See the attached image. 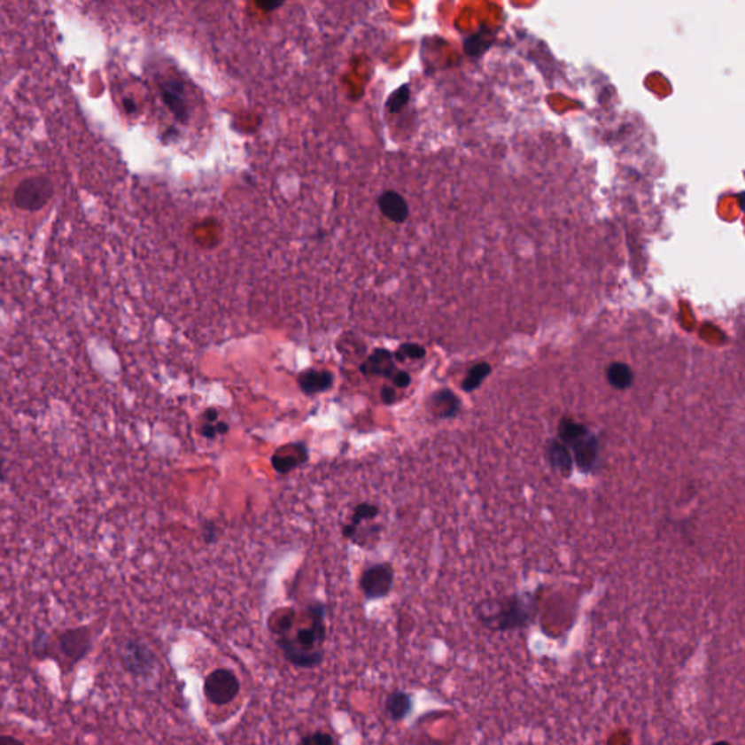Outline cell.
I'll list each match as a JSON object with an SVG mask.
<instances>
[{
  "mask_svg": "<svg viewBox=\"0 0 745 745\" xmlns=\"http://www.w3.org/2000/svg\"><path fill=\"white\" fill-rule=\"evenodd\" d=\"M393 568L391 563H376L367 568L360 579V586L367 600L384 599L393 586Z\"/></svg>",
  "mask_w": 745,
  "mask_h": 745,
  "instance_id": "cell-8",
  "label": "cell"
},
{
  "mask_svg": "<svg viewBox=\"0 0 745 745\" xmlns=\"http://www.w3.org/2000/svg\"><path fill=\"white\" fill-rule=\"evenodd\" d=\"M201 434H203V437H206V438H208V440H213V438L217 436L216 427L212 425V423H206V425H203Z\"/></svg>",
  "mask_w": 745,
  "mask_h": 745,
  "instance_id": "cell-26",
  "label": "cell"
},
{
  "mask_svg": "<svg viewBox=\"0 0 745 745\" xmlns=\"http://www.w3.org/2000/svg\"><path fill=\"white\" fill-rule=\"evenodd\" d=\"M309 461V452L305 443H291L278 448V452L271 457L273 468L280 475L290 473L293 469L302 466Z\"/></svg>",
  "mask_w": 745,
  "mask_h": 745,
  "instance_id": "cell-9",
  "label": "cell"
},
{
  "mask_svg": "<svg viewBox=\"0 0 745 745\" xmlns=\"http://www.w3.org/2000/svg\"><path fill=\"white\" fill-rule=\"evenodd\" d=\"M262 9H267V11H271V9L278 8V6H282V4H260Z\"/></svg>",
  "mask_w": 745,
  "mask_h": 745,
  "instance_id": "cell-33",
  "label": "cell"
},
{
  "mask_svg": "<svg viewBox=\"0 0 745 745\" xmlns=\"http://www.w3.org/2000/svg\"><path fill=\"white\" fill-rule=\"evenodd\" d=\"M355 533H357V527H355V525H353V524L344 525V529H343L344 538L353 539V538H354Z\"/></svg>",
  "mask_w": 745,
  "mask_h": 745,
  "instance_id": "cell-29",
  "label": "cell"
},
{
  "mask_svg": "<svg viewBox=\"0 0 745 745\" xmlns=\"http://www.w3.org/2000/svg\"><path fill=\"white\" fill-rule=\"evenodd\" d=\"M379 514V507L375 504H367V502H363V504H359L355 507L354 514H353V522L351 524L355 525V527H359L364 520H369V518H375L376 516Z\"/></svg>",
  "mask_w": 745,
  "mask_h": 745,
  "instance_id": "cell-20",
  "label": "cell"
},
{
  "mask_svg": "<svg viewBox=\"0 0 745 745\" xmlns=\"http://www.w3.org/2000/svg\"><path fill=\"white\" fill-rule=\"evenodd\" d=\"M423 357H425V348L418 345V344H403L393 354V359L398 360L400 363L407 359L421 360Z\"/></svg>",
  "mask_w": 745,
  "mask_h": 745,
  "instance_id": "cell-19",
  "label": "cell"
},
{
  "mask_svg": "<svg viewBox=\"0 0 745 745\" xmlns=\"http://www.w3.org/2000/svg\"><path fill=\"white\" fill-rule=\"evenodd\" d=\"M298 745H338V742L330 733H323V731H314V733L305 735Z\"/></svg>",
  "mask_w": 745,
  "mask_h": 745,
  "instance_id": "cell-22",
  "label": "cell"
},
{
  "mask_svg": "<svg viewBox=\"0 0 745 745\" xmlns=\"http://www.w3.org/2000/svg\"><path fill=\"white\" fill-rule=\"evenodd\" d=\"M120 663L130 676L147 679L155 674L158 658L149 645L139 640H127L119 649Z\"/></svg>",
  "mask_w": 745,
  "mask_h": 745,
  "instance_id": "cell-5",
  "label": "cell"
},
{
  "mask_svg": "<svg viewBox=\"0 0 745 745\" xmlns=\"http://www.w3.org/2000/svg\"><path fill=\"white\" fill-rule=\"evenodd\" d=\"M216 525H213L212 523H208V524L206 525V532H204V533H206V540H207L208 543H212L213 540L216 539Z\"/></svg>",
  "mask_w": 745,
  "mask_h": 745,
  "instance_id": "cell-28",
  "label": "cell"
},
{
  "mask_svg": "<svg viewBox=\"0 0 745 745\" xmlns=\"http://www.w3.org/2000/svg\"><path fill=\"white\" fill-rule=\"evenodd\" d=\"M391 380L395 386L400 387V389H407L412 382L411 375L407 371L403 370H396L393 376H392Z\"/></svg>",
  "mask_w": 745,
  "mask_h": 745,
  "instance_id": "cell-23",
  "label": "cell"
},
{
  "mask_svg": "<svg viewBox=\"0 0 745 745\" xmlns=\"http://www.w3.org/2000/svg\"><path fill=\"white\" fill-rule=\"evenodd\" d=\"M414 697L403 690H393L384 702V710L392 721L400 722L411 715Z\"/></svg>",
  "mask_w": 745,
  "mask_h": 745,
  "instance_id": "cell-14",
  "label": "cell"
},
{
  "mask_svg": "<svg viewBox=\"0 0 745 745\" xmlns=\"http://www.w3.org/2000/svg\"><path fill=\"white\" fill-rule=\"evenodd\" d=\"M432 409L436 412V415L443 420L453 418L456 416L461 411V400L453 393L450 389H440L431 396Z\"/></svg>",
  "mask_w": 745,
  "mask_h": 745,
  "instance_id": "cell-15",
  "label": "cell"
},
{
  "mask_svg": "<svg viewBox=\"0 0 745 745\" xmlns=\"http://www.w3.org/2000/svg\"><path fill=\"white\" fill-rule=\"evenodd\" d=\"M122 104H124V108H126V111L127 113H128V114H131V113H135V102L131 101V99H124V101H122Z\"/></svg>",
  "mask_w": 745,
  "mask_h": 745,
  "instance_id": "cell-32",
  "label": "cell"
},
{
  "mask_svg": "<svg viewBox=\"0 0 745 745\" xmlns=\"http://www.w3.org/2000/svg\"><path fill=\"white\" fill-rule=\"evenodd\" d=\"M491 373V366L488 363H477L468 371V376L464 377L462 383V389L464 392L477 391V387L481 386L484 380L488 377Z\"/></svg>",
  "mask_w": 745,
  "mask_h": 745,
  "instance_id": "cell-18",
  "label": "cell"
},
{
  "mask_svg": "<svg viewBox=\"0 0 745 745\" xmlns=\"http://www.w3.org/2000/svg\"><path fill=\"white\" fill-rule=\"evenodd\" d=\"M558 431L559 441H563L572 453V459L579 470L593 472L600 461V443L594 432L572 418H563Z\"/></svg>",
  "mask_w": 745,
  "mask_h": 745,
  "instance_id": "cell-3",
  "label": "cell"
},
{
  "mask_svg": "<svg viewBox=\"0 0 745 745\" xmlns=\"http://www.w3.org/2000/svg\"><path fill=\"white\" fill-rule=\"evenodd\" d=\"M380 398H382L383 402L384 403H393L396 400V391L393 387L384 386L382 389V393H380Z\"/></svg>",
  "mask_w": 745,
  "mask_h": 745,
  "instance_id": "cell-24",
  "label": "cell"
},
{
  "mask_svg": "<svg viewBox=\"0 0 745 745\" xmlns=\"http://www.w3.org/2000/svg\"><path fill=\"white\" fill-rule=\"evenodd\" d=\"M298 382L303 393L316 395L321 392L328 391L332 386L334 375L330 371L309 369V370L303 371L302 375L299 376Z\"/></svg>",
  "mask_w": 745,
  "mask_h": 745,
  "instance_id": "cell-13",
  "label": "cell"
},
{
  "mask_svg": "<svg viewBox=\"0 0 745 745\" xmlns=\"http://www.w3.org/2000/svg\"><path fill=\"white\" fill-rule=\"evenodd\" d=\"M309 626L300 627L294 635H278L275 644L285 661L294 667L316 668L323 663L326 640V609L322 603L307 607Z\"/></svg>",
  "mask_w": 745,
  "mask_h": 745,
  "instance_id": "cell-1",
  "label": "cell"
},
{
  "mask_svg": "<svg viewBox=\"0 0 745 745\" xmlns=\"http://www.w3.org/2000/svg\"><path fill=\"white\" fill-rule=\"evenodd\" d=\"M538 615V597L533 593L485 600L477 607V619L491 632H517L529 629Z\"/></svg>",
  "mask_w": 745,
  "mask_h": 745,
  "instance_id": "cell-2",
  "label": "cell"
},
{
  "mask_svg": "<svg viewBox=\"0 0 745 745\" xmlns=\"http://www.w3.org/2000/svg\"><path fill=\"white\" fill-rule=\"evenodd\" d=\"M53 181L49 176H29L18 183L13 191V203L25 212H40L54 197Z\"/></svg>",
  "mask_w": 745,
  "mask_h": 745,
  "instance_id": "cell-4",
  "label": "cell"
},
{
  "mask_svg": "<svg viewBox=\"0 0 745 745\" xmlns=\"http://www.w3.org/2000/svg\"><path fill=\"white\" fill-rule=\"evenodd\" d=\"M407 99H409V86L403 85L392 95L391 98L387 99V110L391 111L392 114L400 113L403 106L407 105Z\"/></svg>",
  "mask_w": 745,
  "mask_h": 745,
  "instance_id": "cell-21",
  "label": "cell"
},
{
  "mask_svg": "<svg viewBox=\"0 0 745 745\" xmlns=\"http://www.w3.org/2000/svg\"><path fill=\"white\" fill-rule=\"evenodd\" d=\"M712 745H733V744H731V742H729V741H717V742H713Z\"/></svg>",
  "mask_w": 745,
  "mask_h": 745,
  "instance_id": "cell-34",
  "label": "cell"
},
{
  "mask_svg": "<svg viewBox=\"0 0 745 745\" xmlns=\"http://www.w3.org/2000/svg\"><path fill=\"white\" fill-rule=\"evenodd\" d=\"M204 420L207 423H216L219 421V412L214 407H208L203 414Z\"/></svg>",
  "mask_w": 745,
  "mask_h": 745,
  "instance_id": "cell-25",
  "label": "cell"
},
{
  "mask_svg": "<svg viewBox=\"0 0 745 745\" xmlns=\"http://www.w3.org/2000/svg\"><path fill=\"white\" fill-rule=\"evenodd\" d=\"M379 208L383 216L393 223H403L409 216L407 201L395 191L383 192L379 197Z\"/></svg>",
  "mask_w": 745,
  "mask_h": 745,
  "instance_id": "cell-12",
  "label": "cell"
},
{
  "mask_svg": "<svg viewBox=\"0 0 745 745\" xmlns=\"http://www.w3.org/2000/svg\"><path fill=\"white\" fill-rule=\"evenodd\" d=\"M214 427H216L217 436H224V434H228V431H229V423H223V421H219V423H216V425H214Z\"/></svg>",
  "mask_w": 745,
  "mask_h": 745,
  "instance_id": "cell-30",
  "label": "cell"
},
{
  "mask_svg": "<svg viewBox=\"0 0 745 745\" xmlns=\"http://www.w3.org/2000/svg\"><path fill=\"white\" fill-rule=\"evenodd\" d=\"M204 696L210 703L224 706L237 699L241 692V681L229 668H217L204 679Z\"/></svg>",
  "mask_w": 745,
  "mask_h": 745,
  "instance_id": "cell-6",
  "label": "cell"
},
{
  "mask_svg": "<svg viewBox=\"0 0 745 745\" xmlns=\"http://www.w3.org/2000/svg\"><path fill=\"white\" fill-rule=\"evenodd\" d=\"M0 745H25L24 742L12 735H0Z\"/></svg>",
  "mask_w": 745,
  "mask_h": 745,
  "instance_id": "cell-27",
  "label": "cell"
},
{
  "mask_svg": "<svg viewBox=\"0 0 745 745\" xmlns=\"http://www.w3.org/2000/svg\"><path fill=\"white\" fill-rule=\"evenodd\" d=\"M4 466H6V457H4L2 448H0V481L6 479V477H4V472H6Z\"/></svg>",
  "mask_w": 745,
  "mask_h": 745,
  "instance_id": "cell-31",
  "label": "cell"
},
{
  "mask_svg": "<svg viewBox=\"0 0 745 745\" xmlns=\"http://www.w3.org/2000/svg\"><path fill=\"white\" fill-rule=\"evenodd\" d=\"M360 370L366 376H383L386 379H392V376L398 369L395 367L393 353L379 348L367 357L366 361L360 367Z\"/></svg>",
  "mask_w": 745,
  "mask_h": 745,
  "instance_id": "cell-10",
  "label": "cell"
},
{
  "mask_svg": "<svg viewBox=\"0 0 745 745\" xmlns=\"http://www.w3.org/2000/svg\"><path fill=\"white\" fill-rule=\"evenodd\" d=\"M58 645L70 664H78L92 649V632L85 626L66 629L58 635Z\"/></svg>",
  "mask_w": 745,
  "mask_h": 745,
  "instance_id": "cell-7",
  "label": "cell"
},
{
  "mask_svg": "<svg viewBox=\"0 0 745 745\" xmlns=\"http://www.w3.org/2000/svg\"><path fill=\"white\" fill-rule=\"evenodd\" d=\"M160 90H162L163 101L175 114L176 119L187 121V106L183 101L182 86L176 81H165L160 85Z\"/></svg>",
  "mask_w": 745,
  "mask_h": 745,
  "instance_id": "cell-16",
  "label": "cell"
},
{
  "mask_svg": "<svg viewBox=\"0 0 745 745\" xmlns=\"http://www.w3.org/2000/svg\"><path fill=\"white\" fill-rule=\"evenodd\" d=\"M545 452L550 466L559 475L570 477V473H572V466H574V459H572V454H570L565 444L563 441L556 440V438H550L546 443Z\"/></svg>",
  "mask_w": 745,
  "mask_h": 745,
  "instance_id": "cell-11",
  "label": "cell"
},
{
  "mask_svg": "<svg viewBox=\"0 0 745 745\" xmlns=\"http://www.w3.org/2000/svg\"><path fill=\"white\" fill-rule=\"evenodd\" d=\"M606 377L607 382L617 391H626L633 383V371L626 363L616 361L607 367Z\"/></svg>",
  "mask_w": 745,
  "mask_h": 745,
  "instance_id": "cell-17",
  "label": "cell"
}]
</instances>
